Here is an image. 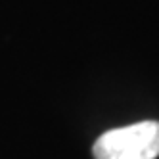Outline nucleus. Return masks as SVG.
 <instances>
[{"instance_id":"obj_1","label":"nucleus","mask_w":159,"mask_h":159,"mask_svg":"<svg viewBox=\"0 0 159 159\" xmlns=\"http://www.w3.org/2000/svg\"><path fill=\"white\" fill-rule=\"evenodd\" d=\"M96 159H155L159 155V121H142L104 132L94 142Z\"/></svg>"}]
</instances>
